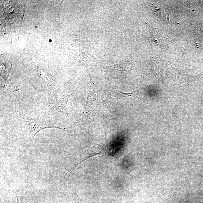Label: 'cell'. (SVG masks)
<instances>
[{
    "label": "cell",
    "mask_w": 203,
    "mask_h": 203,
    "mask_svg": "<svg viewBox=\"0 0 203 203\" xmlns=\"http://www.w3.org/2000/svg\"><path fill=\"white\" fill-rule=\"evenodd\" d=\"M11 117L15 118L23 122L27 125L29 129V134L31 141L34 139L37 133L43 129L49 128H61L59 125L50 123L49 121H45L41 119L31 117L23 113H18L16 110L12 113L8 114Z\"/></svg>",
    "instance_id": "obj_1"
}]
</instances>
